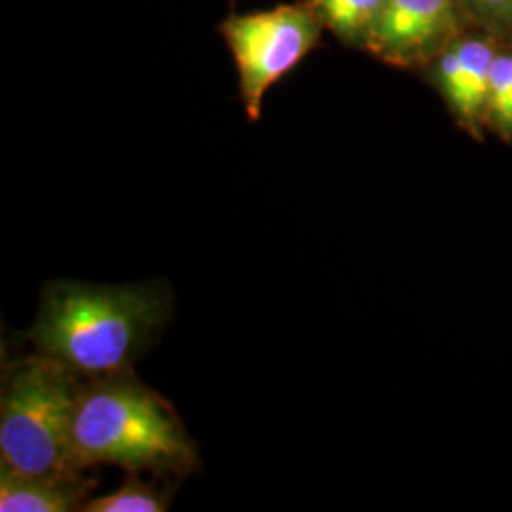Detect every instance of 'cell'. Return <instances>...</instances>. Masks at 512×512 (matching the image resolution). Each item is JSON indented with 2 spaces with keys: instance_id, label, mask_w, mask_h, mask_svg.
<instances>
[{
  "instance_id": "obj_1",
  "label": "cell",
  "mask_w": 512,
  "mask_h": 512,
  "mask_svg": "<svg viewBox=\"0 0 512 512\" xmlns=\"http://www.w3.org/2000/svg\"><path fill=\"white\" fill-rule=\"evenodd\" d=\"M169 296L154 285H90L55 281L44 287L27 338L35 353L84 378L131 372L158 338Z\"/></svg>"
},
{
  "instance_id": "obj_2",
  "label": "cell",
  "mask_w": 512,
  "mask_h": 512,
  "mask_svg": "<svg viewBox=\"0 0 512 512\" xmlns=\"http://www.w3.org/2000/svg\"><path fill=\"white\" fill-rule=\"evenodd\" d=\"M80 471L114 465L128 473L188 475L198 452L175 408L131 372L86 378L73 421Z\"/></svg>"
},
{
  "instance_id": "obj_3",
  "label": "cell",
  "mask_w": 512,
  "mask_h": 512,
  "mask_svg": "<svg viewBox=\"0 0 512 512\" xmlns=\"http://www.w3.org/2000/svg\"><path fill=\"white\" fill-rule=\"evenodd\" d=\"M86 378L35 353L6 366L0 397V469L19 475L84 473L73 458V421Z\"/></svg>"
},
{
  "instance_id": "obj_4",
  "label": "cell",
  "mask_w": 512,
  "mask_h": 512,
  "mask_svg": "<svg viewBox=\"0 0 512 512\" xmlns=\"http://www.w3.org/2000/svg\"><path fill=\"white\" fill-rule=\"evenodd\" d=\"M224 37L236 59L247 118L256 122L266 93L310 54L319 27L304 6H277L228 19Z\"/></svg>"
},
{
  "instance_id": "obj_5",
  "label": "cell",
  "mask_w": 512,
  "mask_h": 512,
  "mask_svg": "<svg viewBox=\"0 0 512 512\" xmlns=\"http://www.w3.org/2000/svg\"><path fill=\"white\" fill-rule=\"evenodd\" d=\"M495 52L486 40H463L440 57L437 84L448 107L467 131L486 126V107Z\"/></svg>"
},
{
  "instance_id": "obj_6",
  "label": "cell",
  "mask_w": 512,
  "mask_h": 512,
  "mask_svg": "<svg viewBox=\"0 0 512 512\" xmlns=\"http://www.w3.org/2000/svg\"><path fill=\"white\" fill-rule=\"evenodd\" d=\"M454 23V0H385L372 33L385 54L404 57L439 42Z\"/></svg>"
},
{
  "instance_id": "obj_7",
  "label": "cell",
  "mask_w": 512,
  "mask_h": 512,
  "mask_svg": "<svg viewBox=\"0 0 512 512\" xmlns=\"http://www.w3.org/2000/svg\"><path fill=\"white\" fill-rule=\"evenodd\" d=\"M0 511L73 512L90 499L95 480L76 475H19L0 469Z\"/></svg>"
},
{
  "instance_id": "obj_8",
  "label": "cell",
  "mask_w": 512,
  "mask_h": 512,
  "mask_svg": "<svg viewBox=\"0 0 512 512\" xmlns=\"http://www.w3.org/2000/svg\"><path fill=\"white\" fill-rule=\"evenodd\" d=\"M171 503V490L156 482H145L137 473H128L126 482L107 495L90 497L84 512H164Z\"/></svg>"
},
{
  "instance_id": "obj_9",
  "label": "cell",
  "mask_w": 512,
  "mask_h": 512,
  "mask_svg": "<svg viewBox=\"0 0 512 512\" xmlns=\"http://www.w3.org/2000/svg\"><path fill=\"white\" fill-rule=\"evenodd\" d=\"M486 126L494 129L503 141L512 143V54L495 55Z\"/></svg>"
},
{
  "instance_id": "obj_10",
  "label": "cell",
  "mask_w": 512,
  "mask_h": 512,
  "mask_svg": "<svg viewBox=\"0 0 512 512\" xmlns=\"http://www.w3.org/2000/svg\"><path fill=\"white\" fill-rule=\"evenodd\" d=\"M385 0H313L317 10L329 21L330 27L353 37L366 29H372Z\"/></svg>"
},
{
  "instance_id": "obj_11",
  "label": "cell",
  "mask_w": 512,
  "mask_h": 512,
  "mask_svg": "<svg viewBox=\"0 0 512 512\" xmlns=\"http://www.w3.org/2000/svg\"><path fill=\"white\" fill-rule=\"evenodd\" d=\"M458 4L482 25L512 31V0H458Z\"/></svg>"
}]
</instances>
